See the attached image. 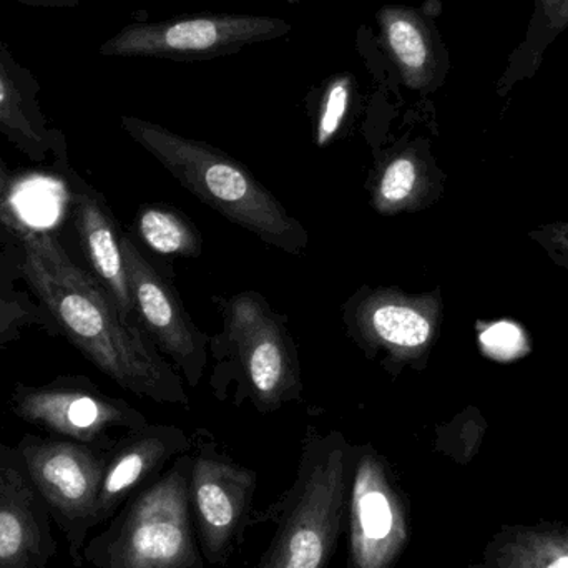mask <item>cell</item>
Listing matches in <instances>:
<instances>
[{
    "instance_id": "cell-1",
    "label": "cell",
    "mask_w": 568,
    "mask_h": 568,
    "mask_svg": "<svg viewBox=\"0 0 568 568\" xmlns=\"http://www.w3.org/2000/svg\"><path fill=\"white\" fill-rule=\"evenodd\" d=\"M22 280L65 337L123 389L160 404L189 406L179 374L139 324L129 323L105 287L80 268L49 230L29 225L20 242Z\"/></svg>"
},
{
    "instance_id": "cell-22",
    "label": "cell",
    "mask_w": 568,
    "mask_h": 568,
    "mask_svg": "<svg viewBox=\"0 0 568 568\" xmlns=\"http://www.w3.org/2000/svg\"><path fill=\"white\" fill-rule=\"evenodd\" d=\"M353 92L354 79L349 73L334 75L324 87L320 116H317V146H326L339 132L347 113H349Z\"/></svg>"
},
{
    "instance_id": "cell-12",
    "label": "cell",
    "mask_w": 568,
    "mask_h": 568,
    "mask_svg": "<svg viewBox=\"0 0 568 568\" xmlns=\"http://www.w3.org/2000/svg\"><path fill=\"white\" fill-rule=\"evenodd\" d=\"M17 449L33 486L60 513L80 517L95 509L105 466L89 444L26 436Z\"/></svg>"
},
{
    "instance_id": "cell-9",
    "label": "cell",
    "mask_w": 568,
    "mask_h": 568,
    "mask_svg": "<svg viewBox=\"0 0 568 568\" xmlns=\"http://www.w3.org/2000/svg\"><path fill=\"white\" fill-rule=\"evenodd\" d=\"M122 250L140 327L156 349L172 357L190 386H199L205 373L209 337L190 320L175 287L153 268L126 233Z\"/></svg>"
},
{
    "instance_id": "cell-19",
    "label": "cell",
    "mask_w": 568,
    "mask_h": 568,
    "mask_svg": "<svg viewBox=\"0 0 568 568\" xmlns=\"http://www.w3.org/2000/svg\"><path fill=\"white\" fill-rule=\"evenodd\" d=\"M22 278V253L20 248L0 252V351L22 339L32 327L55 336L52 320L45 307L29 293L17 287Z\"/></svg>"
},
{
    "instance_id": "cell-27",
    "label": "cell",
    "mask_w": 568,
    "mask_h": 568,
    "mask_svg": "<svg viewBox=\"0 0 568 568\" xmlns=\"http://www.w3.org/2000/svg\"><path fill=\"white\" fill-rule=\"evenodd\" d=\"M550 258H552V262L556 263V265L562 266L566 272H568V256L562 255H549Z\"/></svg>"
},
{
    "instance_id": "cell-13",
    "label": "cell",
    "mask_w": 568,
    "mask_h": 568,
    "mask_svg": "<svg viewBox=\"0 0 568 568\" xmlns=\"http://www.w3.org/2000/svg\"><path fill=\"white\" fill-rule=\"evenodd\" d=\"M39 79L0 40V135L36 165L69 155L62 130L50 125L40 103Z\"/></svg>"
},
{
    "instance_id": "cell-24",
    "label": "cell",
    "mask_w": 568,
    "mask_h": 568,
    "mask_svg": "<svg viewBox=\"0 0 568 568\" xmlns=\"http://www.w3.org/2000/svg\"><path fill=\"white\" fill-rule=\"evenodd\" d=\"M534 242L539 243L549 255L568 256V220L549 223L529 233Z\"/></svg>"
},
{
    "instance_id": "cell-5",
    "label": "cell",
    "mask_w": 568,
    "mask_h": 568,
    "mask_svg": "<svg viewBox=\"0 0 568 568\" xmlns=\"http://www.w3.org/2000/svg\"><path fill=\"white\" fill-rule=\"evenodd\" d=\"M183 459L130 510L112 554V568H190L195 559Z\"/></svg>"
},
{
    "instance_id": "cell-15",
    "label": "cell",
    "mask_w": 568,
    "mask_h": 568,
    "mask_svg": "<svg viewBox=\"0 0 568 568\" xmlns=\"http://www.w3.org/2000/svg\"><path fill=\"white\" fill-rule=\"evenodd\" d=\"M255 476L215 457H199L192 467V494L203 540L213 556L229 546L248 507Z\"/></svg>"
},
{
    "instance_id": "cell-2",
    "label": "cell",
    "mask_w": 568,
    "mask_h": 568,
    "mask_svg": "<svg viewBox=\"0 0 568 568\" xmlns=\"http://www.w3.org/2000/svg\"><path fill=\"white\" fill-rule=\"evenodd\" d=\"M122 129L183 189L230 222L290 255H300L306 248L310 236L303 225L245 165L222 150L139 116H122Z\"/></svg>"
},
{
    "instance_id": "cell-11",
    "label": "cell",
    "mask_w": 568,
    "mask_h": 568,
    "mask_svg": "<svg viewBox=\"0 0 568 568\" xmlns=\"http://www.w3.org/2000/svg\"><path fill=\"white\" fill-rule=\"evenodd\" d=\"M50 169L59 173L67 186L70 216L93 278L105 287L122 316L129 323L139 324L126 278L123 232L105 196L72 169L69 155L53 162Z\"/></svg>"
},
{
    "instance_id": "cell-4",
    "label": "cell",
    "mask_w": 568,
    "mask_h": 568,
    "mask_svg": "<svg viewBox=\"0 0 568 568\" xmlns=\"http://www.w3.org/2000/svg\"><path fill=\"white\" fill-rule=\"evenodd\" d=\"M290 29V23L276 17L203 13L165 22L130 23L106 39L99 53L120 59H212L280 39Z\"/></svg>"
},
{
    "instance_id": "cell-7",
    "label": "cell",
    "mask_w": 568,
    "mask_h": 568,
    "mask_svg": "<svg viewBox=\"0 0 568 568\" xmlns=\"http://www.w3.org/2000/svg\"><path fill=\"white\" fill-rule=\"evenodd\" d=\"M226 334L260 407L275 409L300 396V367L293 344L262 294L246 291L230 300Z\"/></svg>"
},
{
    "instance_id": "cell-17",
    "label": "cell",
    "mask_w": 568,
    "mask_h": 568,
    "mask_svg": "<svg viewBox=\"0 0 568 568\" xmlns=\"http://www.w3.org/2000/svg\"><path fill=\"white\" fill-rule=\"evenodd\" d=\"M185 447V436L175 427L143 426L133 430L132 439L120 447L110 466L105 467L97 509L115 506L120 497L145 479L163 460Z\"/></svg>"
},
{
    "instance_id": "cell-14",
    "label": "cell",
    "mask_w": 568,
    "mask_h": 568,
    "mask_svg": "<svg viewBox=\"0 0 568 568\" xmlns=\"http://www.w3.org/2000/svg\"><path fill=\"white\" fill-rule=\"evenodd\" d=\"M384 45L414 92L433 93L446 82L450 57L434 13L413 7L386 6L377 12Z\"/></svg>"
},
{
    "instance_id": "cell-18",
    "label": "cell",
    "mask_w": 568,
    "mask_h": 568,
    "mask_svg": "<svg viewBox=\"0 0 568 568\" xmlns=\"http://www.w3.org/2000/svg\"><path fill=\"white\" fill-rule=\"evenodd\" d=\"M532 13L524 39L507 59L506 69L497 82V95L507 97L514 87L539 72L547 50L568 29V0H532Z\"/></svg>"
},
{
    "instance_id": "cell-10",
    "label": "cell",
    "mask_w": 568,
    "mask_h": 568,
    "mask_svg": "<svg viewBox=\"0 0 568 568\" xmlns=\"http://www.w3.org/2000/svg\"><path fill=\"white\" fill-rule=\"evenodd\" d=\"M349 517L353 568L393 567L406 546V516L386 464L371 450L354 466Z\"/></svg>"
},
{
    "instance_id": "cell-26",
    "label": "cell",
    "mask_w": 568,
    "mask_h": 568,
    "mask_svg": "<svg viewBox=\"0 0 568 568\" xmlns=\"http://www.w3.org/2000/svg\"><path fill=\"white\" fill-rule=\"evenodd\" d=\"M20 242H22V236L17 235L0 216V245L6 246V248H20Z\"/></svg>"
},
{
    "instance_id": "cell-23",
    "label": "cell",
    "mask_w": 568,
    "mask_h": 568,
    "mask_svg": "<svg viewBox=\"0 0 568 568\" xmlns=\"http://www.w3.org/2000/svg\"><path fill=\"white\" fill-rule=\"evenodd\" d=\"M0 216L3 222L17 233L23 236V233L29 229V223L23 222L20 213L17 212L13 205V176L10 170L7 169V163L0 156Z\"/></svg>"
},
{
    "instance_id": "cell-8",
    "label": "cell",
    "mask_w": 568,
    "mask_h": 568,
    "mask_svg": "<svg viewBox=\"0 0 568 568\" xmlns=\"http://www.w3.org/2000/svg\"><path fill=\"white\" fill-rule=\"evenodd\" d=\"M347 314L361 346L381 351L390 363H424L439 334L443 300L439 291L407 294L379 287L356 296Z\"/></svg>"
},
{
    "instance_id": "cell-3",
    "label": "cell",
    "mask_w": 568,
    "mask_h": 568,
    "mask_svg": "<svg viewBox=\"0 0 568 568\" xmlns=\"http://www.w3.org/2000/svg\"><path fill=\"white\" fill-rule=\"evenodd\" d=\"M349 449L337 433L304 453L291 506L260 568H324L343 517Z\"/></svg>"
},
{
    "instance_id": "cell-16",
    "label": "cell",
    "mask_w": 568,
    "mask_h": 568,
    "mask_svg": "<svg viewBox=\"0 0 568 568\" xmlns=\"http://www.w3.org/2000/svg\"><path fill=\"white\" fill-rule=\"evenodd\" d=\"M30 477L19 449L0 443V568L26 566L39 544Z\"/></svg>"
},
{
    "instance_id": "cell-20",
    "label": "cell",
    "mask_w": 568,
    "mask_h": 568,
    "mask_svg": "<svg viewBox=\"0 0 568 568\" xmlns=\"http://www.w3.org/2000/svg\"><path fill=\"white\" fill-rule=\"evenodd\" d=\"M433 190L430 165L417 150L397 153L381 170L374 190V209L394 216L419 209Z\"/></svg>"
},
{
    "instance_id": "cell-28",
    "label": "cell",
    "mask_w": 568,
    "mask_h": 568,
    "mask_svg": "<svg viewBox=\"0 0 568 568\" xmlns=\"http://www.w3.org/2000/svg\"><path fill=\"white\" fill-rule=\"evenodd\" d=\"M549 568H568V557H562V559L556 560Z\"/></svg>"
},
{
    "instance_id": "cell-21",
    "label": "cell",
    "mask_w": 568,
    "mask_h": 568,
    "mask_svg": "<svg viewBox=\"0 0 568 568\" xmlns=\"http://www.w3.org/2000/svg\"><path fill=\"white\" fill-rule=\"evenodd\" d=\"M140 239L153 252L163 256H199L202 240L195 226L169 206H143L136 215Z\"/></svg>"
},
{
    "instance_id": "cell-6",
    "label": "cell",
    "mask_w": 568,
    "mask_h": 568,
    "mask_svg": "<svg viewBox=\"0 0 568 568\" xmlns=\"http://www.w3.org/2000/svg\"><path fill=\"white\" fill-rule=\"evenodd\" d=\"M10 409L26 423L82 444L95 443L112 427L146 426L139 410L102 393L87 376H59L40 386L17 383Z\"/></svg>"
},
{
    "instance_id": "cell-25",
    "label": "cell",
    "mask_w": 568,
    "mask_h": 568,
    "mask_svg": "<svg viewBox=\"0 0 568 568\" xmlns=\"http://www.w3.org/2000/svg\"><path fill=\"white\" fill-rule=\"evenodd\" d=\"M13 2L22 3L27 7H36V9H73V7L80 6L82 0H13Z\"/></svg>"
}]
</instances>
